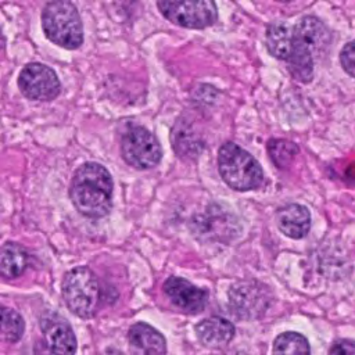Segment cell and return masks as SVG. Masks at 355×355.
Masks as SVG:
<instances>
[{
    "label": "cell",
    "mask_w": 355,
    "mask_h": 355,
    "mask_svg": "<svg viewBox=\"0 0 355 355\" xmlns=\"http://www.w3.org/2000/svg\"><path fill=\"white\" fill-rule=\"evenodd\" d=\"M112 178L105 166L97 162H85L72 176L69 197L82 215L103 218L112 207Z\"/></svg>",
    "instance_id": "cell-1"
},
{
    "label": "cell",
    "mask_w": 355,
    "mask_h": 355,
    "mask_svg": "<svg viewBox=\"0 0 355 355\" xmlns=\"http://www.w3.org/2000/svg\"><path fill=\"white\" fill-rule=\"evenodd\" d=\"M42 25L46 36L64 49H78L83 42L82 21L69 0H51L43 10Z\"/></svg>",
    "instance_id": "cell-2"
},
{
    "label": "cell",
    "mask_w": 355,
    "mask_h": 355,
    "mask_svg": "<svg viewBox=\"0 0 355 355\" xmlns=\"http://www.w3.org/2000/svg\"><path fill=\"white\" fill-rule=\"evenodd\" d=\"M218 168L222 179L234 190L245 191L258 187L263 173L258 161L234 143H225L219 148Z\"/></svg>",
    "instance_id": "cell-3"
},
{
    "label": "cell",
    "mask_w": 355,
    "mask_h": 355,
    "mask_svg": "<svg viewBox=\"0 0 355 355\" xmlns=\"http://www.w3.org/2000/svg\"><path fill=\"white\" fill-rule=\"evenodd\" d=\"M62 298L68 309L79 318H93L100 306L101 294L96 275L85 266L69 270L61 284Z\"/></svg>",
    "instance_id": "cell-4"
},
{
    "label": "cell",
    "mask_w": 355,
    "mask_h": 355,
    "mask_svg": "<svg viewBox=\"0 0 355 355\" xmlns=\"http://www.w3.org/2000/svg\"><path fill=\"white\" fill-rule=\"evenodd\" d=\"M121 153L126 164L136 169L154 168L162 157L157 137L144 126L129 125L121 139Z\"/></svg>",
    "instance_id": "cell-5"
},
{
    "label": "cell",
    "mask_w": 355,
    "mask_h": 355,
    "mask_svg": "<svg viewBox=\"0 0 355 355\" xmlns=\"http://www.w3.org/2000/svg\"><path fill=\"white\" fill-rule=\"evenodd\" d=\"M158 8L166 19L183 28H207L218 17L214 0H158Z\"/></svg>",
    "instance_id": "cell-6"
},
{
    "label": "cell",
    "mask_w": 355,
    "mask_h": 355,
    "mask_svg": "<svg viewBox=\"0 0 355 355\" xmlns=\"http://www.w3.org/2000/svg\"><path fill=\"white\" fill-rule=\"evenodd\" d=\"M18 87L26 98L39 101H50L55 98L61 90L55 72L39 62H31L21 71Z\"/></svg>",
    "instance_id": "cell-7"
},
{
    "label": "cell",
    "mask_w": 355,
    "mask_h": 355,
    "mask_svg": "<svg viewBox=\"0 0 355 355\" xmlns=\"http://www.w3.org/2000/svg\"><path fill=\"white\" fill-rule=\"evenodd\" d=\"M269 293L266 287L255 282H241L234 284L229 291L232 309L240 318H258L269 306Z\"/></svg>",
    "instance_id": "cell-8"
},
{
    "label": "cell",
    "mask_w": 355,
    "mask_h": 355,
    "mask_svg": "<svg viewBox=\"0 0 355 355\" xmlns=\"http://www.w3.org/2000/svg\"><path fill=\"white\" fill-rule=\"evenodd\" d=\"M164 293L175 306L187 313L201 312L208 302V291L182 277H169L164 283Z\"/></svg>",
    "instance_id": "cell-9"
},
{
    "label": "cell",
    "mask_w": 355,
    "mask_h": 355,
    "mask_svg": "<svg viewBox=\"0 0 355 355\" xmlns=\"http://www.w3.org/2000/svg\"><path fill=\"white\" fill-rule=\"evenodd\" d=\"M40 329L47 348L55 354L76 352V337L69 323L57 313H46L40 319Z\"/></svg>",
    "instance_id": "cell-10"
},
{
    "label": "cell",
    "mask_w": 355,
    "mask_h": 355,
    "mask_svg": "<svg viewBox=\"0 0 355 355\" xmlns=\"http://www.w3.org/2000/svg\"><path fill=\"white\" fill-rule=\"evenodd\" d=\"M293 28L295 39L306 47L313 57L327 49L330 43L329 29L316 17H304Z\"/></svg>",
    "instance_id": "cell-11"
},
{
    "label": "cell",
    "mask_w": 355,
    "mask_h": 355,
    "mask_svg": "<svg viewBox=\"0 0 355 355\" xmlns=\"http://www.w3.org/2000/svg\"><path fill=\"white\" fill-rule=\"evenodd\" d=\"M277 226L282 233L291 239L304 237L311 227L309 211L300 204H288L277 211Z\"/></svg>",
    "instance_id": "cell-12"
},
{
    "label": "cell",
    "mask_w": 355,
    "mask_h": 355,
    "mask_svg": "<svg viewBox=\"0 0 355 355\" xmlns=\"http://www.w3.org/2000/svg\"><path fill=\"white\" fill-rule=\"evenodd\" d=\"M197 338L209 348H219L226 345L234 336L233 324L220 316H211L202 319L196 326Z\"/></svg>",
    "instance_id": "cell-13"
},
{
    "label": "cell",
    "mask_w": 355,
    "mask_h": 355,
    "mask_svg": "<svg viewBox=\"0 0 355 355\" xmlns=\"http://www.w3.org/2000/svg\"><path fill=\"white\" fill-rule=\"evenodd\" d=\"M128 338L132 348L137 352H143V354H165L166 352L165 337L147 323H143V322L135 323L129 329Z\"/></svg>",
    "instance_id": "cell-14"
},
{
    "label": "cell",
    "mask_w": 355,
    "mask_h": 355,
    "mask_svg": "<svg viewBox=\"0 0 355 355\" xmlns=\"http://www.w3.org/2000/svg\"><path fill=\"white\" fill-rule=\"evenodd\" d=\"M31 263L26 248L15 243H6L0 247V275L7 279L21 276Z\"/></svg>",
    "instance_id": "cell-15"
},
{
    "label": "cell",
    "mask_w": 355,
    "mask_h": 355,
    "mask_svg": "<svg viewBox=\"0 0 355 355\" xmlns=\"http://www.w3.org/2000/svg\"><path fill=\"white\" fill-rule=\"evenodd\" d=\"M294 46V28L286 22H273L266 28V47L268 51L279 58L287 61Z\"/></svg>",
    "instance_id": "cell-16"
},
{
    "label": "cell",
    "mask_w": 355,
    "mask_h": 355,
    "mask_svg": "<svg viewBox=\"0 0 355 355\" xmlns=\"http://www.w3.org/2000/svg\"><path fill=\"white\" fill-rule=\"evenodd\" d=\"M24 330L25 322L22 316L17 311L0 304V336L10 343H15L22 337Z\"/></svg>",
    "instance_id": "cell-17"
},
{
    "label": "cell",
    "mask_w": 355,
    "mask_h": 355,
    "mask_svg": "<svg viewBox=\"0 0 355 355\" xmlns=\"http://www.w3.org/2000/svg\"><path fill=\"white\" fill-rule=\"evenodd\" d=\"M273 352L276 354H309V344L300 333H283L276 337L273 343Z\"/></svg>",
    "instance_id": "cell-18"
},
{
    "label": "cell",
    "mask_w": 355,
    "mask_h": 355,
    "mask_svg": "<svg viewBox=\"0 0 355 355\" xmlns=\"http://www.w3.org/2000/svg\"><path fill=\"white\" fill-rule=\"evenodd\" d=\"M268 150L273 162L280 168H286L298 154V147L287 140H270Z\"/></svg>",
    "instance_id": "cell-19"
},
{
    "label": "cell",
    "mask_w": 355,
    "mask_h": 355,
    "mask_svg": "<svg viewBox=\"0 0 355 355\" xmlns=\"http://www.w3.org/2000/svg\"><path fill=\"white\" fill-rule=\"evenodd\" d=\"M340 61L345 72L355 78V40L347 43L343 47L340 53Z\"/></svg>",
    "instance_id": "cell-20"
},
{
    "label": "cell",
    "mask_w": 355,
    "mask_h": 355,
    "mask_svg": "<svg viewBox=\"0 0 355 355\" xmlns=\"http://www.w3.org/2000/svg\"><path fill=\"white\" fill-rule=\"evenodd\" d=\"M330 354H355V343L351 340H337L329 349Z\"/></svg>",
    "instance_id": "cell-21"
},
{
    "label": "cell",
    "mask_w": 355,
    "mask_h": 355,
    "mask_svg": "<svg viewBox=\"0 0 355 355\" xmlns=\"http://www.w3.org/2000/svg\"><path fill=\"white\" fill-rule=\"evenodd\" d=\"M276 1H280V3H288V1H291V0H276Z\"/></svg>",
    "instance_id": "cell-22"
}]
</instances>
